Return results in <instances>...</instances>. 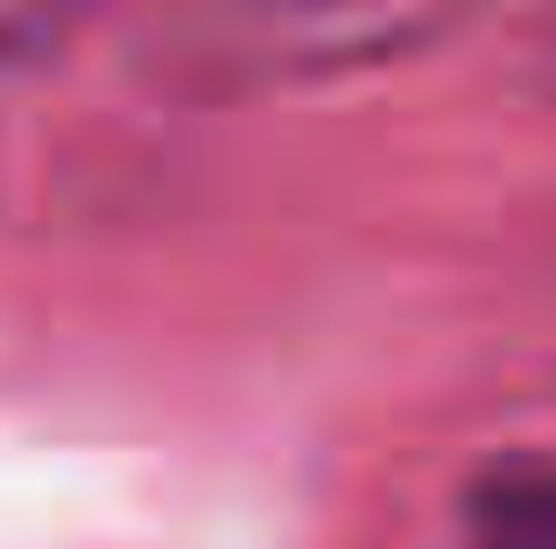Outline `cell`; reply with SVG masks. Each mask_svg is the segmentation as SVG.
Masks as SVG:
<instances>
[{
    "label": "cell",
    "instance_id": "6da1fadb",
    "mask_svg": "<svg viewBox=\"0 0 556 549\" xmlns=\"http://www.w3.org/2000/svg\"><path fill=\"white\" fill-rule=\"evenodd\" d=\"M486 0H184L177 78L198 92H317L416 64Z\"/></svg>",
    "mask_w": 556,
    "mask_h": 549
},
{
    "label": "cell",
    "instance_id": "7a4b0ae2",
    "mask_svg": "<svg viewBox=\"0 0 556 549\" xmlns=\"http://www.w3.org/2000/svg\"><path fill=\"white\" fill-rule=\"evenodd\" d=\"M458 549H556V451L507 444L479 458L451 500Z\"/></svg>",
    "mask_w": 556,
    "mask_h": 549
},
{
    "label": "cell",
    "instance_id": "3957f363",
    "mask_svg": "<svg viewBox=\"0 0 556 549\" xmlns=\"http://www.w3.org/2000/svg\"><path fill=\"white\" fill-rule=\"evenodd\" d=\"M113 8H127V0H0V78L56 64Z\"/></svg>",
    "mask_w": 556,
    "mask_h": 549
}]
</instances>
